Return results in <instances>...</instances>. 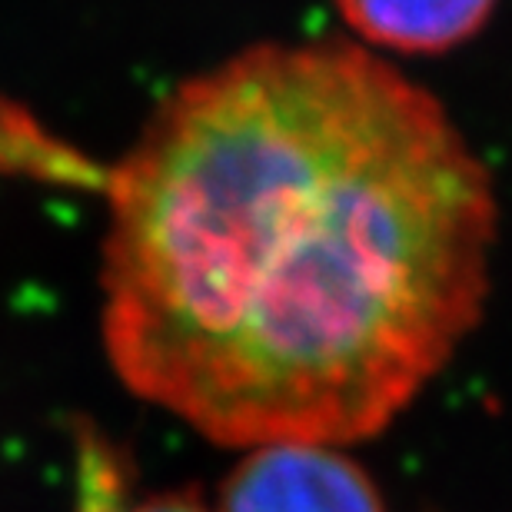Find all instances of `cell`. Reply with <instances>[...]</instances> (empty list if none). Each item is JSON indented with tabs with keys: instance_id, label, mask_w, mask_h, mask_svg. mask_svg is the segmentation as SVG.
Segmentation results:
<instances>
[{
	"instance_id": "cell-5",
	"label": "cell",
	"mask_w": 512,
	"mask_h": 512,
	"mask_svg": "<svg viewBox=\"0 0 512 512\" xmlns=\"http://www.w3.org/2000/svg\"><path fill=\"white\" fill-rule=\"evenodd\" d=\"M110 512H210V509L193 493H160V496L143 499L137 506H120Z\"/></svg>"
},
{
	"instance_id": "cell-1",
	"label": "cell",
	"mask_w": 512,
	"mask_h": 512,
	"mask_svg": "<svg viewBox=\"0 0 512 512\" xmlns=\"http://www.w3.org/2000/svg\"><path fill=\"white\" fill-rule=\"evenodd\" d=\"M100 193L107 360L223 446L376 436L489 296L493 173L353 40L256 44L183 80Z\"/></svg>"
},
{
	"instance_id": "cell-2",
	"label": "cell",
	"mask_w": 512,
	"mask_h": 512,
	"mask_svg": "<svg viewBox=\"0 0 512 512\" xmlns=\"http://www.w3.org/2000/svg\"><path fill=\"white\" fill-rule=\"evenodd\" d=\"M223 512H383L373 479L336 446H256L223 486Z\"/></svg>"
},
{
	"instance_id": "cell-3",
	"label": "cell",
	"mask_w": 512,
	"mask_h": 512,
	"mask_svg": "<svg viewBox=\"0 0 512 512\" xmlns=\"http://www.w3.org/2000/svg\"><path fill=\"white\" fill-rule=\"evenodd\" d=\"M366 50L446 54L476 37L499 0H333Z\"/></svg>"
},
{
	"instance_id": "cell-4",
	"label": "cell",
	"mask_w": 512,
	"mask_h": 512,
	"mask_svg": "<svg viewBox=\"0 0 512 512\" xmlns=\"http://www.w3.org/2000/svg\"><path fill=\"white\" fill-rule=\"evenodd\" d=\"M0 177L100 193L107 170L50 130L24 104L0 94Z\"/></svg>"
}]
</instances>
